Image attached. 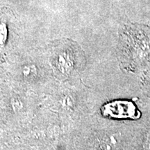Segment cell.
Wrapping results in <instances>:
<instances>
[{
	"instance_id": "1",
	"label": "cell",
	"mask_w": 150,
	"mask_h": 150,
	"mask_svg": "<svg viewBox=\"0 0 150 150\" xmlns=\"http://www.w3.org/2000/svg\"><path fill=\"white\" fill-rule=\"evenodd\" d=\"M121 56L127 69L143 74L150 66V27L138 24L127 26L121 37Z\"/></svg>"
},
{
	"instance_id": "2",
	"label": "cell",
	"mask_w": 150,
	"mask_h": 150,
	"mask_svg": "<svg viewBox=\"0 0 150 150\" xmlns=\"http://www.w3.org/2000/svg\"><path fill=\"white\" fill-rule=\"evenodd\" d=\"M137 107L132 101H114L103 106L102 112L104 116L115 119H135L140 112Z\"/></svg>"
},
{
	"instance_id": "3",
	"label": "cell",
	"mask_w": 150,
	"mask_h": 150,
	"mask_svg": "<svg viewBox=\"0 0 150 150\" xmlns=\"http://www.w3.org/2000/svg\"><path fill=\"white\" fill-rule=\"evenodd\" d=\"M142 91L144 95L150 98V66L142 74Z\"/></svg>"
},
{
	"instance_id": "4",
	"label": "cell",
	"mask_w": 150,
	"mask_h": 150,
	"mask_svg": "<svg viewBox=\"0 0 150 150\" xmlns=\"http://www.w3.org/2000/svg\"><path fill=\"white\" fill-rule=\"evenodd\" d=\"M22 73H23L24 77L28 79L34 78L38 74L37 69L34 65H27V66H24L23 70H22Z\"/></svg>"
},
{
	"instance_id": "5",
	"label": "cell",
	"mask_w": 150,
	"mask_h": 150,
	"mask_svg": "<svg viewBox=\"0 0 150 150\" xmlns=\"http://www.w3.org/2000/svg\"><path fill=\"white\" fill-rule=\"evenodd\" d=\"M6 29L4 25L0 26V45H4L6 40Z\"/></svg>"
}]
</instances>
